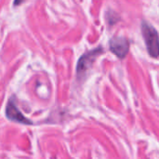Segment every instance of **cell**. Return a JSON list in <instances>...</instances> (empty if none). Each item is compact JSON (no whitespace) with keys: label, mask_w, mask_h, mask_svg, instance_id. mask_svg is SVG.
Returning a JSON list of instances; mask_svg holds the SVG:
<instances>
[{"label":"cell","mask_w":159,"mask_h":159,"mask_svg":"<svg viewBox=\"0 0 159 159\" xmlns=\"http://www.w3.org/2000/svg\"><path fill=\"white\" fill-rule=\"evenodd\" d=\"M142 33L146 44L147 50L153 58L158 57V34L157 31L147 21L142 22Z\"/></svg>","instance_id":"1"},{"label":"cell","mask_w":159,"mask_h":159,"mask_svg":"<svg viewBox=\"0 0 159 159\" xmlns=\"http://www.w3.org/2000/svg\"><path fill=\"white\" fill-rule=\"evenodd\" d=\"M103 52V49L102 47H99L91 51H89L88 53L84 54L78 61L77 66H76V73L78 76L84 75V74L90 68L92 63L95 61V59Z\"/></svg>","instance_id":"2"},{"label":"cell","mask_w":159,"mask_h":159,"mask_svg":"<svg viewBox=\"0 0 159 159\" xmlns=\"http://www.w3.org/2000/svg\"><path fill=\"white\" fill-rule=\"evenodd\" d=\"M109 47L111 51L120 59L125 58L129 50V40L126 37H122V36L113 37L110 40Z\"/></svg>","instance_id":"3"},{"label":"cell","mask_w":159,"mask_h":159,"mask_svg":"<svg viewBox=\"0 0 159 159\" xmlns=\"http://www.w3.org/2000/svg\"><path fill=\"white\" fill-rule=\"evenodd\" d=\"M6 116L9 120L18 122L20 124L23 125H32V121H30L28 118H26L21 112L18 109V107L15 105V103L12 101H8L7 107H6Z\"/></svg>","instance_id":"4"}]
</instances>
